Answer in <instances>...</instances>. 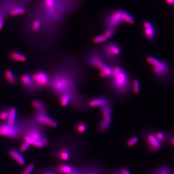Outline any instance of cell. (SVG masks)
I'll list each match as a JSON object with an SVG mask.
<instances>
[{"label": "cell", "instance_id": "ac0fdd59", "mask_svg": "<svg viewBox=\"0 0 174 174\" xmlns=\"http://www.w3.org/2000/svg\"><path fill=\"white\" fill-rule=\"evenodd\" d=\"M73 99V96L69 93H63L60 94L59 97L60 104L63 107L67 106L72 102Z\"/></svg>", "mask_w": 174, "mask_h": 174}, {"label": "cell", "instance_id": "3957f363", "mask_svg": "<svg viewBox=\"0 0 174 174\" xmlns=\"http://www.w3.org/2000/svg\"><path fill=\"white\" fill-rule=\"evenodd\" d=\"M105 28L117 29L122 24H134V18L130 13L124 9H116L108 12L103 18Z\"/></svg>", "mask_w": 174, "mask_h": 174}, {"label": "cell", "instance_id": "f1b7e54d", "mask_svg": "<svg viewBox=\"0 0 174 174\" xmlns=\"http://www.w3.org/2000/svg\"><path fill=\"white\" fill-rule=\"evenodd\" d=\"M116 29L107 28H105V30H104L103 35H104V36L108 39V38L112 37L115 35V33L116 32Z\"/></svg>", "mask_w": 174, "mask_h": 174}, {"label": "cell", "instance_id": "1f68e13d", "mask_svg": "<svg viewBox=\"0 0 174 174\" xmlns=\"http://www.w3.org/2000/svg\"><path fill=\"white\" fill-rule=\"evenodd\" d=\"M138 139L136 136L130 138L127 142V145L129 147H132L138 142Z\"/></svg>", "mask_w": 174, "mask_h": 174}, {"label": "cell", "instance_id": "8fae6325", "mask_svg": "<svg viewBox=\"0 0 174 174\" xmlns=\"http://www.w3.org/2000/svg\"><path fill=\"white\" fill-rule=\"evenodd\" d=\"M145 138L148 147L151 151H157L160 149L161 143L155 136L153 132H148L146 134Z\"/></svg>", "mask_w": 174, "mask_h": 174}, {"label": "cell", "instance_id": "277c9868", "mask_svg": "<svg viewBox=\"0 0 174 174\" xmlns=\"http://www.w3.org/2000/svg\"><path fill=\"white\" fill-rule=\"evenodd\" d=\"M85 62L92 66L100 70V76L102 78H110L112 69L110 66L105 63L101 52L96 49L89 50L84 57Z\"/></svg>", "mask_w": 174, "mask_h": 174}, {"label": "cell", "instance_id": "f546056e", "mask_svg": "<svg viewBox=\"0 0 174 174\" xmlns=\"http://www.w3.org/2000/svg\"><path fill=\"white\" fill-rule=\"evenodd\" d=\"M9 113V109H3L0 112V119L2 120H7Z\"/></svg>", "mask_w": 174, "mask_h": 174}, {"label": "cell", "instance_id": "9a60e30c", "mask_svg": "<svg viewBox=\"0 0 174 174\" xmlns=\"http://www.w3.org/2000/svg\"><path fill=\"white\" fill-rule=\"evenodd\" d=\"M31 21H30L29 26L31 32L33 33H36L39 32L42 28L43 27L42 24L40 20L36 17L33 16L31 17Z\"/></svg>", "mask_w": 174, "mask_h": 174}, {"label": "cell", "instance_id": "7c38bea8", "mask_svg": "<svg viewBox=\"0 0 174 174\" xmlns=\"http://www.w3.org/2000/svg\"><path fill=\"white\" fill-rule=\"evenodd\" d=\"M27 135L31 136L32 138L40 141L44 145H47L49 143V140L47 138L43 136L41 133L37 129L35 128L30 129L27 132Z\"/></svg>", "mask_w": 174, "mask_h": 174}, {"label": "cell", "instance_id": "603a6c76", "mask_svg": "<svg viewBox=\"0 0 174 174\" xmlns=\"http://www.w3.org/2000/svg\"><path fill=\"white\" fill-rule=\"evenodd\" d=\"M74 129L77 133L79 134H84L87 132L88 125L87 123L83 121L78 122L74 125Z\"/></svg>", "mask_w": 174, "mask_h": 174}, {"label": "cell", "instance_id": "ba28073f", "mask_svg": "<svg viewBox=\"0 0 174 174\" xmlns=\"http://www.w3.org/2000/svg\"><path fill=\"white\" fill-rule=\"evenodd\" d=\"M20 130L17 127L11 126L8 124H2L0 125V135L6 136L10 138H14L18 136Z\"/></svg>", "mask_w": 174, "mask_h": 174}, {"label": "cell", "instance_id": "7a4b0ae2", "mask_svg": "<svg viewBox=\"0 0 174 174\" xmlns=\"http://www.w3.org/2000/svg\"><path fill=\"white\" fill-rule=\"evenodd\" d=\"M151 66L152 74L160 84L168 86L174 82V68L169 62L158 58Z\"/></svg>", "mask_w": 174, "mask_h": 174}, {"label": "cell", "instance_id": "5bb4252c", "mask_svg": "<svg viewBox=\"0 0 174 174\" xmlns=\"http://www.w3.org/2000/svg\"><path fill=\"white\" fill-rule=\"evenodd\" d=\"M21 81L25 88L29 89H33L36 88V85L33 81L32 77L28 74L22 75Z\"/></svg>", "mask_w": 174, "mask_h": 174}, {"label": "cell", "instance_id": "9c48e42d", "mask_svg": "<svg viewBox=\"0 0 174 174\" xmlns=\"http://www.w3.org/2000/svg\"><path fill=\"white\" fill-rule=\"evenodd\" d=\"M32 79L36 86L44 87L47 86L51 82V79L47 73L44 71H40L32 74Z\"/></svg>", "mask_w": 174, "mask_h": 174}, {"label": "cell", "instance_id": "d6a6232c", "mask_svg": "<svg viewBox=\"0 0 174 174\" xmlns=\"http://www.w3.org/2000/svg\"><path fill=\"white\" fill-rule=\"evenodd\" d=\"M30 145L27 142H23V143L21 145V147H20V150L21 152H25L28 150L29 148L30 147Z\"/></svg>", "mask_w": 174, "mask_h": 174}, {"label": "cell", "instance_id": "ab89813d", "mask_svg": "<svg viewBox=\"0 0 174 174\" xmlns=\"http://www.w3.org/2000/svg\"><path fill=\"white\" fill-rule=\"evenodd\" d=\"M93 174V173H89V174Z\"/></svg>", "mask_w": 174, "mask_h": 174}, {"label": "cell", "instance_id": "2e32d148", "mask_svg": "<svg viewBox=\"0 0 174 174\" xmlns=\"http://www.w3.org/2000/svg\"><path fill=\"white\" fill-rule=\"evenodd\" d=\"M11 60L15 62H24L27 60L26 57L21 52L17 51H12L9 54Z\"/></svg>", "mask_w": 174, "mask_h": 174}, {"label": "cell", "instance_id": "8992f818", "mask_svg": "<svg viewBox=\"0 0 174 174\" xmlns=\"http://www.w3.org/2000/svg\"><path fill=\"white\" fill-rule=\"evenodd\" d=\"M100 108L102 119L98 124V129L100 132L107 131L112 123V104L111 101Z\"/></svg>", "mask_w": 174, "mask_h": 174}, {"label": "cell", "instance_id": "4316f807", "mask_svg": "<svg viewBox=\"0 0 174 174\" xmlns=\"http://www.w3.org/2000/svg\"><path fill=\"white\" fill-rule=\"evenodd\" d=\"M132 88L133 92L134 94H138L140 90V82L138 79H134L133 80L132 83Z\"/></svg>", "mask_w": 174, "mask_h": 174}, {"label": "cell", "instance_id": "ffe728a7", "mask_svg": "<svg viewBox=\"0 0 174 174\" xmlns=\"http://www.w3.org/2000/svg\"><path fill=\"white\" fill-rule=\"evenodd\" d=\"M32 105L33 108L37 111V112H46L47 108L46 105L41 101L35 100L32 102Z\"/></svg>", "mask_w": 174, "mask_h": 174}, {"label": "cell", "instance_id": "d6986e66", "mask_svg": "<svg viewBox=\"0 0 174 174\" xmlns=\"http://www.w3.org/2000/svg\"><path fill=\"white\" fill-rule=\"evenodd\" d=\"M17 110L15 108H11L9 109L7 124L11 126H14L16 121Z\"/></svg>", "mask_w": 174, "mask_h": 174}, {"label": "cell", "instance_id": "484cf974", "mask_svg": "<svg viewBox=\"0 0 174 174\" xmlns=\"http://www.w3.org/2000/svg\"><path fill=\"white\" fill-rule=\"evenodd\" d=\"M153 133L155 136H156L158 140L160 141L161 143L166 140L167 136H168V134H166V133L162 131H157L154 132Z\"/></svg>", "mask_w": 174, "mask_h": 174}, {"label": "cell", "instance_id": "e575fe53", "mask_svg": "<svg viewBox=\"0 0 174 174\" xmlns=\"http://www.w3.org/2000/svg\"><path fill=\"white\" fill-rule=\"evenodd\" d=\"M168 136L169 138L170 142L174 146V130L172 131L170 134H168Z\"/></svg>", "mask_w": 174, "mask_h": 174}, {"label": "cell", "instance_id": "6da1fadb", "mask_svg": "<svg viewBox=\"0 0 174 174\" xmlns=\"http://www.w3.org/2000/svg\"><path fill=\"white\" fill-rule=\"evenodd\" d=\"M112 74L109 78L108 86L111 92L121 98L129 95L132 89V81L127 70L118 63L111 65Z\"/></svg>", "mask_w": 174, "mask_h": 174}, {"label": "cell", "instance_id": "4dcf8cb0", "mask_svg": "<svg viewBox=\"0 0 174 174\" xmlns=\"http://www.w3.org/2000/svg\"><path fill=\"white\" fill-rule=\"evenodd\" d=\"M35 168V165L33 164H30L28 166L26 167L25 169L23 171L21 174H31Z\"/></svg>", "mask_w": 174, "mask_h": 174}, {"label": "cell", "instance_id": "60d3db41", "mask_svg": "<svg viewBox=\"0 0 174 174\" xmlns=\"http://www.w3.org/2000/svg\"><path fill=\"white\" fill-rule=\"evenodd\" d=\"M0 81H1V77H0Z\"/></svg>", "mask_w": 174, "mask_h": 174}, {"label": "cell", "instance_id": "cb8c5ba5", "mask_svg": "<svg viewBox=\"0 0 174 174\" xmlns=\"http://www.w3.org/2000/svg\"><path fill=\"white\" fill-rule=\"evenodd\" d=\"M58 157L61 160H68L70 158V151L66 149H62L58 153Z\"/></svg>", "mask_w": 174, "mask_h": 174}, {"label": "cell", "instance_id": "83f0119b", "mask_svg": "<svg viewBox=\"0 0 174 174\" xmlns=\"http://www.w3.org/2000/svg\"><path fill=\"white\" fill-rule=\"evenodd\" d=\"M108 38L104 36V35H100L96 36L93 38V42L95 44L102 43L105 42L108 40Z\"/></svg>", "mask_w": 174, "mask_h": 174}, {"label": "cell", "instance_id": "7402d4cb", "mask_svg": "<svg viewBox=\"0 0 174 174\" xmlns=\"http://www.w3.org/2000/svg\"><path fill=\"white\" fill-rule=\"evenodd\" d=\"M24 140L25 142L29 144L30 145L33 146L36 148H42L44 146L42 142L32 138H31V136L27 134L24 136Z\"/></svg>", "mask_w": 174, "mask_h": 174}, {"label": "cell", "instance_id": "52a82bcc", "mask_svg": "<svg viewBox=\"0 0 174 174\" xmlns=\"http://www.w3.org/2000/svg\"><path fill=\"white\" fill-rule=\"evenodd\" d=\"M143 35L145 38L149 42L156 41L158 36V32L156 26L150 21H146L143 24Z\"/></svg>", "mask_w": 174, "mask_h": 174}, {"label": "cell", "instance_id": "e0dca14e", "mask_svg": "<svg viewBox=\"0 0 174 174\" xmlns=\"http://www.w3.org/2000/svg\"><path fill=\"white\" fill-rule=\"evenodd\" d=\"M9 154L13 159L20 165H23L25 164V160L21 155L16 149H12L9 151Z\"/></svg>", "mask_w": 174, "mask_h": 174}, {"label": "cell", "instance_id": "8d00e7d4", "mask_svg": "<svg viewBox=\"0 0 174 174\" xmlns=\"http://www.w3.org/2000/svg\"><path fill=\"white\" fill-rule=\"evenodd\" d=\"M165 2L171 6H174V0H165Z\"/></svg>", "mask_w": 174, "mask_h": 174}, {"label": "cell", "instance_id": "5b68a950", "mask_svg": "<svg viewBox=\"0 0 174 174\" xmlns=\"http://www.w3.org/2000/svg\"><path fill=\"white\" fill-rule=\"evenodd\" d=\"M122 52V47L119 44L114 41L104 44L100 51L103 58L111 65L119 63Z\"/></svg>", "mask_w": 174, "mask_h": 174}, {"label": "cell", "instance_id": "f35d334b", "mask_svg": "<svg viewBox=\"0 0 174 174\" xmlns=\"http://www.w3.org/2000/svg\"><path fill=\"white\" fill-rule=\"evenodd\" d=\"M119 174V173H113V174Z\"/></svg>", "mask_w": 174, "mask_h": 174}, {"label": "cell", "instance_id": "30bf717a", "mask_svg": "<svg viewBox=\"0 0 174 174\" xmlns=\"http://www.w3.org/2000/svg\"><path fill=\"white\" fill-rule=\"evenodd\" d=\"M36 119L37 122L43 125L53 128L56 127L58 125L57 123L49 117L46 112L37 113L36 115Z\"/></svg>", "mask_w": 174, "mask_h": 174}, {"label": "cell", "instance_id": "44dd1931", "mask_svg": "<svg viewBox=\"0 0 174 174\" xmlns=\"http://www.w3.org/2000/svg\"><path fill=\"white\" fill-rule=\"evenodd\" d=\"M5 76L6 80L11 85H14L17 83L16 76L12 71L10 70H6L5 72Z\"/></svg>", "mask_w": 174, "mask_h": 174}, {"label": "cell", "instance_id": "4fadbf2b", "mask_svg": "<svg viewBox=\"0 0 174 174\" xmlns=\"http://www.w3.org/2000/svg\"><path fill=\"white\" fill-rule=\"evenodd\" d=\"M111 100L108 97L104 96H99L89 100L88 105L90 108H101L108 104Z\"/></svg>", "mask_w": 174, "mask_h": 174}, {"label": "cell", "instance_id": "d4e9b609", "mask_svg": "<svg viewBox=\"0 0 174 174\" xmlns=\"http://www.w3.org/2000/svg\"><path fill=\"white\" fill-rule=\"evenodd\" d=\"M58 171L62 174H70L73 172V169L70 165L64 164L58 167Z\"/></svg>", "mask_w": 174, "mask_h": 174}, {"label": "cell", "instance_id": "836d02e7", "mask_svg": "<svg viewBox=\"0 0 174 174\" xmlns=\"http://www.w3.org/2000/svg\"><path fill=\"white\" fill-rule=\"evenodd\" d=\"M5 18H6V17L4 14L0 11V30H1L4 27Z\"/></svg>", "mask_w": 174, "mask_h": 174}, {"label": "cell", "instance_id": "d590c367", "mask_svg": "<svg viewBox=\"0 0 174 174\" xmlns=\"http://www.w3.org/2000/svg\"><path fill=\"white\" fill-rule=\"evenodd\" d=\"M120 174H131V173L128 169L123 168L120 169Z\"/></svg>", "mask_w": 174, "mask_h": 174}, {"label": "cell", "instance_id": "74e56055", "mask_svg": "<svg viewBox=\"0 0 174 174\" xmlns=\"http://www.w3.org/2000/svg\"><path fill=\"white\" fill-rule=\"evenodd\" d=\"M54 174V173H52V172H47V173H45V174Z\"/></svg>", "mask_w": 174, "mask_h": 174}]
</instances>
